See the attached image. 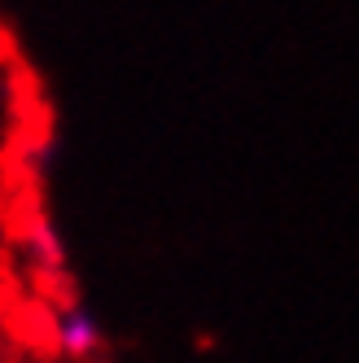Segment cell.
I'll return each instance as SVG.
<instances>
[{
  "mask_svg": "<svg viewBox=\"0 0 359 363\" xmlns=\"http://www.w3.org/2000/svg\"><path fill=\"white\" fill-rule=\"evenodd\" d=\"M48 346L66 363H92L106 350V333H101V320L84 302L66 298V302L53 306V315H48Z\"/></svg>",
  "mask_w": 359,
  "mask_h": 363,
  "instance_id": "6da1fadb",
  "label": "cell"
}]
</instances>
